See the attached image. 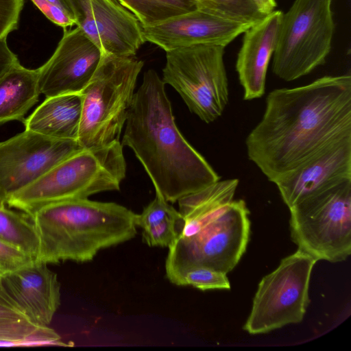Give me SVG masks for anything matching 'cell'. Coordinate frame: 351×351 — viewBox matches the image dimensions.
<instances>
[{
	"label": "cell",
	"instance_id": "cell-7",
	"mask_svg": "<svg viewBox=\"0 0 351 351\" xmlns=\"http://www.w3.org/2000/svg\"><path fill=\"white\" fill-rule=\"evenodd\" d=\"M290 232L298 249L317 261H344L351 254V179L289 208Z\"/></svg>",
	"mask_w": 351,
	"mask_h": 351
},
{
	"label": "cell",
	"instance_id": "cell-35",
	"mask_svg": "<svg viewBox=\"0 0 351 351\" xmlns=\"http://www.w3.org/2000/svg\"><path fill=\"white\" fill-rule=\"evenodd\" d=\"M5 202L0 197V206H5Z\"/></svg>",
	"mask_w": 351,
	"mask_h": 351
},
{
	"label": "cell",
	"instance_id": "cell-16",
	"mask_svg": "<svg viewBox=\"0 0 351 351\" xmlns=\"http://www.w3.org/2000/svg\"><path fill=\"white\" fill-rule=\"evenodd\" d=\"M4 286L32 322L49 326L60 305V283L47 264L34 261L2 276Z\"/></svg>",
	"mask_w": 351,
	"mask_h": 351
},
{
	"label": "cell",
	"instance_id": "cell-10",
	"mask_svg": "<svg viewBox=\"0 0 351 351\" xmlns=\"http://www.w3.org/2000/svg\"><path fill=\"white\" fill-rule=\"evenodd\" d=\"M317 262L300 250L282 258L258 284L243 329L258 335L301 322L309 304V282Z\"/></svg>",
	"mask_w": 351,
	"mask_h": 351
},
{
	"label": "cell",
	"instance_id": "cell-14",
	"mask_svg": "<svg viewBox=\"0 0 351 351\" xmlns=\"http://www.w3.org/2000/svg\"><path fill=\"white\" fill-rule=\"evenodd\" d=\"M253 24L197 8L150 26H142L145 42L169 51L194 45L226 47Z\"/></svg>",
	"mask_w": 351,
	"mask_h": 351
},
{
	"label": "cell",
	"instance_id": "cell-6",
	"mask_svg": "<svg viewBox=\"0 0 351 351\" xmlns=\"http://www.w3.org/2000/svg\"><path fill=\"white\" fill-rule=\"evenodd\" d=\"M144 62L134 56L103 55L82 95L77 141L83 148L119 141Z\"/></svg>",
	"mask_w": 351,
	"mask_h": 351
},
{
	"label": "cell",
	"instance_id": "cell-17",
	"mask_svg": "<svg viewBox=\"0 0 351 351\" xmlns=\"http://www.w3.org/2000/svg\"><path fill=\"white\" fill-rule=\"evenodd\" d=\"M282 14L280 10H274L243 32L236 69L245 100L259 98L265 93L267 71L276 46Z\"/></svg>",
	"mask_w": 351,
	"mask_h": 351
},
{
	"label": "cell",
	"instance_id": "cell-24",
	"mask_svg": "<svg viewBox=\"0 0 351 351\" xmlns=\"http://www.w3.org/2000/svg\"><path fill=\"white\" fill-rule=\"evenodd\" d=\"M215 12L240 22L254 24L265 14L254 0H213Z\"/></svg>",
	"mask_w": 351,
	"mask_h": 351
},
{
	"label": "cell",
	"instance_id": "cell-5",
	"mask_svg": "<svg viewBox=\"0 0 351 351\" xmlns=\"http://www.w3.org/2000/svg\"><path fill=\"white\" fill-rule=\"evenodd\" d=\"M125 173L126 162L119 141L104 147L84 148L12 194L5 204L30 217L53 203L118 191Z\"/></svg>",
	"mask_w": 351,
	"mask_h": 351
},
{
	"label": "cell",
	"instance_id": "cell-34",
	"mask_svg": "<svg viewBox=\"0 0 351 351\" xmlns=\"http://www.w3.org/2000/svg\"><path fill=\"white\" fill-rule=\"evenodd\" d=\"M197 6V8L208 10L215 12V8L213 0H193Z\"/></svg>",
	"mask_w": 351,
	"mask_h": 351
},
{
	"label": "cell",
	"instance_id": "cell-29",
	"mask_svg": "<svg viewBox=\"0 0 351 351\" xmlns=\"http://www.w3.org/2000/svg\"><path fill=\"white\" fill-rule=\"evenodd\" d=\"M42 13L52 23L66 29L77 24L76 21L61 8L47 0H31Z\"/></svg>",
	"mask_w": 351,
	"mask_h": 351
},
{
	"label": "cell",
	"instance_id": "cell-26",
	"mask_svg": "<svg viewBox=\"0 0 351 351\" xmlns=\"http://www.w3.org/2000/svg\"><path fill=\"white\" fill-rule=\"evenodd\" d=\"M167 218L181 219V215L159 193L156 192L155 198L141 214H136L135 223L137 227L143 228Z\"/></svg>",
	"mask_w": 351,
	"mask_h": 351
},
{
	"label": "cell",
	"instance_id": "cell-36",
	"mask_svg": "<svg viewBox=\"0 0 351 351\" xmlns=\"http://www.w3.org/2000/svg\"><path fill=\"white\" fill-rule=\"evenodd\" d=\"M2 280V276L0 274V281Z\"/></svg>",
	"mask_w": 351,
	"mask_h": 351
},
{
	"label": "cell",
	"instance_id": "cell-27",
	"mask_svg": "<svg viewBox=\"0 0 351 351\" xmlns=\"http://www.w3.org/2000/svg\"><path fill=\"white\" fill-rule=\"evenodd\" d=\"M36 258L0 239V274L12 273L32 263Z\"/></svg>",
	"mask_w": 351,
	"mask_h": 351
},
{
	"label": "cell",
	"instance_id": "cell-21",
	"mask_svg": "<svg viewBox=\"0 0 351 351\" xmlns=\"http://www.w3.org/2000/svg\"><path fill=\"white\" fill-rule=\"evenodd\" d=\"M53 345L68 346L49 326H40L29 319L0 320V345Z\"/></svg>",
	"mask_w": 351,
	"mask_h": 351
},
{
	"label": "cell",
	"instance_id": "cell-25",
	"mask_svg": "<svg viewBox=\"0 0 351 351\" xmlns=\"http://www.w3.org/2000/svg\"><path fill=\"white\" fill-rule=\"evenodd\" d=\"M181 219L167 218L142 228L144 242L150 247H169L178 237Z\"/></svg>",
	"mask_w": 351,
	"mask_h": 351
},
{
	"label": "cell",
	"instance_id": "cell-1",
	"mask_svg": "<svg viewBox=\"0 0 351 351\" xmlns=\"http://www.w3.org/2000/svg\"><path fill=\"white\" fill-rule=\"evenodd\" d=\"M351 138V77L275 89L248 134L249 159L274 184L327 147Z\"/></svg>",
	"mask_w": 351,
	"mask_h": 351
},
{
	"label": "cell",
	"instance_id": "cell-19",
	"mask_svg": "<svg viewBox=\"0 0 351 351\" xmlns=\"http://www.w3.org/2000/svg\"><path fill=\"white\" fill-rule=\"evenodd\" d=\"M40 94L38 69H27L17 62L0 77V124L23 122Z\"/></svg>",
	"mask_w": 351,
	"mask_h": 351
},
{
	"label": "cell",
	"instance_id": "cell-30",
	"mask_svg": "<svg viewBox=\"0 0 351 351\" xmlns=\"http://www.w3.org/2000/svg\"><path fill=\"white\" fill-rule=\"evenodd\" d=\"M28 319L0 281V320ZM30 321V320H29Z\"/></svg>",
	"mask_w": 351,
	"mask_h": 351
},
{
	"label": "cell",
	"instance_id": "cell-3",
	"mask_svg": "<svg viewBox=\"0 0 351 351\" xmlns=\"http://www.w3.org/2000/svg\"><path fill=\"white\" fill-rule=\"evenodd\" d=\"M237 179L218 180L180 198L178 234L168 247L165 274L178 285L182 275L193 267L228 274L245 253L250 238L249 210L233 197Z\"/></svg>",
	"mask_w": 351,
	"mask_h": 351
},
{
	"label": "cell",
	"instance_id": "cell-20",
	"mask_svg": "<svg viewBox=\"0 0 351 351\" xmlns=\"http://www.w3.org/2000/svg\"><path fill=\"white\" fill-rule=\"evenodd\" d=\"M0 206V239L36 258L39 250L38 235L31 218Z\"/></svg>",
	"mask_w": 351,
	"mask_h": 351
},
{
	"label": "cell",
	"instance_id": "cell-23",
	"mask_svg": "<svg viewBox=\"0 0 351 351\" xmlns=\"http://www.w3.org/2000/svg\"><path fill=\"white\" fill-rule=\"evenodd\" d=\"M227 274L206 267H193L181 276L178 286H192L202 291L230 289Z\"/></svg>",
	"mask_w": 351,
	"mask_h": 351
},
{
	"label": "cell",
	"instance_id": "cell-18",
	"mask_svg": "<svg viewBox=\"0 0 351 351\" xmlns=\"http://www.w3.org/2000/svg\"><path fill=\"white\" fill-rule=\"evenodd\" d=\"M82 108L81 93L46 97L25 119V130L52 138L77 141Z\"/></svg>",
	"mask_w": 351,
	"mask_h": 351
},
{
	"label": "cell",
	"instance_id": "cell-8",
	"mask_svg": "<svg viewBox=\"0 0 351 351\" xmlns=\"http://www.w3.org/2000/svg\"><path fill=\"white\" fill-rule=\"evenodd\" d=\"M332 0H295L280 24L272 71L293 81L325 63L335 31Z\"/></svg>",
	"mask_w": 351,
	"mask_h": 351
},
{
	"label": "cell",
	"instance_id": "cell-32",
	"mask_svg": "<svg viewBox=\"0 0 351 351\" xmlns=\"http://www.w3.org/2000/svg\"><path fill=\"white\" fill-rule=\"evenodd\" d=\"M61 8L77 22V12L73 0H47Z\"/></svg>",
	"mask_w": 351,
	"mask_h": 351
},
{
	"label": "cell",
	"instance_id": "cell-15",
	"mask_svg": "<svg viewBox=\"0 0 351 351\" xmlns=\"http://www.w3.org/2000/svg\"><path fill=\"white\" fill-rule=\"evenodd\" d=\"M348 179L351 138L327 147L275 184L290 208L312 193Z\"/></svg>",
	"mask_w": 351,
	"mask_h": 351
},
{
	"label": "cell",
	"instance_id": "cell-33",
	"mask_svg": "<svg viewBox=\"0 0 351 351\" xmlns=\"http://www.w3.org/2000/svg\"><path fill=\"white\" fill-rule=\"evenodd\" d=\"M254 1L266 15L275 10L276 7V0H254Z\"/></svg>",
	"mask_w": 351,
	"mask_h": 351
},
{
	"label": "cell",
	"instance_id": "cell-22",
	"mask_svg": "<svg viewBox=\"0 0 351 351\" xmlns=\"http://www.w3.org/2000/svg\"><path fill=\"white\" fill-rule=\"evenodd\" d=\"M142 26H150L197 8L193 0H117Z\"/></svg>",
	"mask_w": 351,
	"mask_h": 351
},
{
	"label": "cell",
	"instance_id": "cell-13",
	"mask_svg": "<svg viewBox=\"0 0 351 351\" xmlns=\"http://www.w3.org/2000/svg\"><path fill=\"white\" fill-rule=\"evenodd\" d=\"M101 58L100 50L77 26L64 34L51 58L38 68V86L46 97L81 93Z\"/></svg>",
	"mask_w": 351,
	"mask_h": 351
},
{
	"label": "cell",
	"instance_id": "cell-4",
	"mask_svg": "<svg viewBox=\"0 0 351 351\" xmlns=\"http://www.w3.org/2000/svg\"><path fill=\"white\" fill-rule=\"evenodd\" d=\"M136 217L122 205L88 198L42 207L29 217L39 239L36 261L47 264L90 261L100 250L134 238Z\"/></svg>",
	"mask_w": 351,
	"mask_h": 351
},
{
	"label": "cell",
	"instance_id": "cell-31",
	"mask_svg": "<svg viewBox=\"0 0 351 351\" xmlns=\"http://www.w3.org/2000/svg\"><path fill=\"white\" fill-rule=\"evenodd\" d=\"M17 62V56L9 48L6 38L0 39V77Z\"/></svg>",
	"mask_w": 351,
	"mask_h": 351
},
{
	"label": "cell",
	"instance_id": "cell-28",
	"mask_svg": "<svg viewBox=\"0 0 351 351\" xmlns=\"http://www.w3.org/2000/svg\"><path fill=\"white\" fill-rule=\"evenodd\" d=\"M24 0H0V39L18 28Z\"/></svg>",
	"mask_w": 351,
	"mask_h": 351
},
{
	"label": "cell",
	"instance_id": "cell-2",
	"mask_svg": "<svg viewBox=\"0 0 351 351\" xmlns=\"http://www.w3.org/2000/svg\"><path fill=\"white\" fill-rule=\"evenodd\" d=\"M165 84L154 69L134 93L121 145L129 147L156 192L175 203L220 180L176 126Z\"/></svg>",
	"mask_w": 351,
	"mask_h": 351
},
{
	"label": "cell",
	"instance_id": "cell-9",
	"mask_svg": "<svg viewBox=\"0 0 351 351\" xmlns=\"http://www.w3.org/2000/svg\"><path fill=\"white\" fill-rule=\"evenodd\" d=\"M224 48L199 45L166 52L162 82L172 86L190 111L207 123L219 118L228 102Z\"/></svg>",
	"mask_w": 351,
	"mask_h": 351
},
{
	"label": "cell",
	"instance_id": "cell-12",
	"mask_svg": "<svg viewBox=\"0 0 351 351\" xmlns=\"http://www.w3.org/2000/svg\"><path fill=\"white\" fill-rule=\"evenodd\" d=\"M77 24L101 56H134L145 42L138 19L117 0H73Z\"/></svg>",
	"mask_w": 351,
	"mask_h": 351
},
{
	"label": "cell",
	"instance_id": "cell-11",
	"mask_svg": "<svg viewBox=\"0 0 351 351\" xmlns=\"http://www.w3.org/2000/svg\"><path fill=\"white\" fill-rule=\"evenodd\" d=\"M82 149L77 141L25 130L0 142V197L5 203L12 194Z\"/></svg>",
	"mask_w": 351,
	"mask_h": 351
}]
</instances>
